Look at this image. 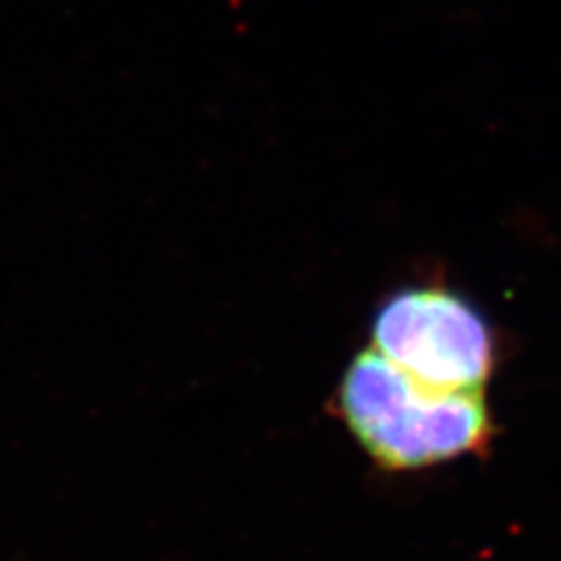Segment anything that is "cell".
Listing matches in <instances>:
<instances>
[{
    "label": "cell",
    "instance_id": "obj_1",
    "mask_svg": "<svg viewBox=\"0 0 561 561\" xmlns=\"http://www.w3.org/2000/svg\"><path fill=\"white\" fill-rule=\"evenodd\" d=\"M337 412L358 445L389 470H416L482 449L494 426L484 393L437 391L370 346L348 363Z\"/></svg>",
    "mask_w": 561,
    "mask_h": 561
},
{
    "label": "cell",
    "instance_id": "obj_2",
    "mask_svg": "<svg viewBox=\"0 0 561 561\" xmlns=\"http://www.w3.org/2000/svg\"><path fill=\"white\" fill-rule=\"evenodd\" d=\"M373 348L437 391L484 393L496 344L482 311L463 295L437 286L393 293L375 311Z\"/></svg>",
    "mask_w": 561,
    "mask_h": 561
}]
</instances>
